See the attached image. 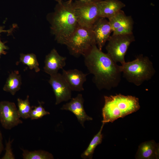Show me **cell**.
Listing matches in <instances>:
<instances>
[{
	"label": "cell",
	"mask_w": 159,
	"mask_h": 159,
	"mask_svg": "<svg viewBox=\"0 0 159 159\" xmlns=\"http://www.w3.org/2000/svg\"><path fill=\"white\" fill-rule=\"evenodd\" d=\"M92 29L96 45L100 50H102L112 32L108 20L106 18H99L93 24Z\"/></svg>",
	"instance_id": "8fae6325"
},
{
	"label": "cell",
	"mask_w": 159,
	"mask_h": 159,
	"mask_svg": "<svg viewBox=\"0 0 159 159\" xmlns=\"http://www.w3.org/2000/svg\"><path fill=\"white\" fill-rule=\"evenodd\" d=\"M79 0L82 1H90L91 0Z\"/></svg>",
	"instance_id": "4316f807"
},
{
	"label": "cell",
	"mask_w": 159,
	"mask_h": 159,
	"mask_svg": "<svg viewBox=\"0 0 159 159\" xmlns=\"http://www.w3.org/2000/svg\"><path fill=\"white\" fill-rule=\"evenodd\" d=\"M20 62L27 65L30 69H34L37 72L40 71L39 63L36 56L34 54H21Z\"/></svg>",
	"instance_id": "44dd1931"
},
{
	"label": "cell",
	"mask_w": 159,
	"mask_h": 159,
	"mask_svg": "<svg viewBox=\"0 0 159 159\" xmlns=\"http://www.w3.org/2000/svg\"><path fill=\"white\" fill-rule=\"evenodd\" d=\"M159 156V145L152 140L140 144L139 146L135 158L137 159H158Z\"/></svg>",
	"instance_id": "2e32d148"
},
{
	"label": "cell",
	"mask_w": 159,
	"mask_h": 159,
	"mask_svg": "<svg viewBox=\"0 0 159 159\" xmlns=\"http://www.w3.org/2000/svg\"><path fill=\"white\" fill-rule=\"evenodd\" d=\"M135 41L133 33L124 34H112L106 47L107 53L116 63L122 64L130 44Z\"/></svg>",
	"instance_id": "52a82bcc"
},
{
	"label": "cell",
	"mask_w": 159,
	"mask_h": 159,
	"mask_svg": "<svg viewBox=\"0 0 159 159\" xmlns=\"http://www.w3.org/2000/svg\"><path fill=\"white\" fill-rule=\"evenodd\" d=\"M24 159H53V155L48 152L41 150L29 151L21 149Z\"/></svg>",
	"instance_id": "d6986e66"
},
{
	"label": "cell",
	"mask_w": 159,
	"mask_h": 159,
	"mask_svg": "<svg viewBox=\"0 0 159 159\" xmlns=\"http://www.w3.org/2000/svg\"><path fill=\"white\" fill-rule=\"evenodd\" d=\"M70 102L63 105L61 109L72 112L77 117L78 120L84 127V123L86 121L92 120V118L86 113L84 108V99L82 95L77 96L71 99Z\"/></svg>",
	"instance_id": "7c38bea8"
},
{
	"label": "cell",
	"mask_w": 159,
	"mask_h": 159,
	"mask_svg": "<svg viewBox=\"0 0 159 159\" xmlns=\"http://www.w3.org/2000/svg\"><path fill=\"white\" fill-rule=\"evenodd\" d=\"M51 22L55 39L58 43L65 45L78 25L73 0L58 3Z\"/></svg>",
	"instance_id": "7a4b0ae2"
},
{
	"label": "cell",
	"mask_w": 159,
	"mask_h": 159,
	"mask_svg": "<svg viewBox=\"0 0 159 159\" xmlns=\"http://www.w3.org/2000/svg\"><path fill=\"white\" fill-rule=\"evenodd\" d=\"M4 147L3 143V137L1 131L0 130V155L4 150Z\"/></svg>",
	"instance_id": "d4e9b609"
},
{
	"label": "cell",
	"mask_w": 159,
	"mask_h": 159,
	"mask_svg": "<svg viewBox=\"0 0 159 159\" xmlns=\"http://www.w3.org/2000/svg\"><path fill=\"white\" fill-rule=\"evenodd\" d=\"M13 29L8 30L4 29V28L2 26H0V34L3 32H7L8 33H11ZM8 47L5 45L4 43L2 42L0 38V57L2 54H6L5 50L7 49Z\"/></svg>",
	"instance_id": "cb8c5ba5"
},
{
	"label": "cell",
	"mask_w": 159,
	"mask_h": 159,
	"mask_svg": "<svg viewBox=\"0 0 159 159\" xmlns=\"http://www.w3.org/2000/svg\"><path fill=\"white\" fill-rule=\"evenodd\" d=\"M17 101L18 110L20 117L24 119L30 118L32 108L29 100V96L28 95L25 100L18 98Z\"/></svg>",
	"instance_id": "ffe728a7"
},
{
	"label": "cell",
	"mask_w": 159,
	"mask_h": 159,
	"mask_svg": "<svg viewBox=\"0 0 159 159\" xmlns=\"http://www.w3.org/2000/svg\"><path fill=\"white\" fill-rule=\"evenodd\" d=\"M21 84L20 75L18 72H12L9 75L3 88L4 91L14 95L20 89Z\"/></svg>",
	"instance_id": "e0dca14e"
},
{
	"label": "cell",
	"mask_w": 159,
	"mask_h": 159,
	"mask_svg": "<svg viewBox=\"0 0 159 159\" xmlns=\"http://www.w3.org/2000/svg\"><path fill=\"white\" fill-rule=\"evenodd\" d=\"M12 140H10L9 138L8 142H6L5 148V153L1 159H14V156L12 152L11 149V143Z\"/></svg>",
	"instance_id": "603a6c76"
},
{
	"label": "cell",
	"mask_w": 159,
	"mask_h": 159,
	"mask_svg": "<svg viewBox=\"0 0 159 159\" xmlns=\"http://www.w3.org/2000/svg\"><path fill=\"white\" fill-rule=\"evenodd\" d=\"M49 114L50 113L46 111L42 103L39 102V105L37 106H35L34 109L32 110L30 118L32 120L38 119Z\"/></svg>",
	"instance_id": "7402d4cb"
},
{
	"label": "cell",
	"mask_w": 159,
	"mask_h": 159,
	"mask_svg": "<svg viewBox=\"0 0 159 159\" xmlns=\"http://www.w3.org/2000/svg\"><path fill=\"white\" fill-rule=\"evenodd\" d=\"M105 104L102 109L104 124L112 122L138 110L140 107L139 99L131 95L121 94L104 96Z\"/></svg>",
	"instance_id": "3957f363"
},
{
	"label": "cell",
	"mask_w": 159,
	"mask_h": 159,
	"mask_svg": "<svg viewBox=\"0 0 159 159\" xmlns=\"http://www.w3.org/2000/svg\"><path fill=\"white\" fill-rule=\"evenodd\" d=\"M58 3H60L62 1V0H55Z\"/></svg>",
	"instance_id": "484cf974"
},
{
	"label": "cell",
	"mask_w": 159,
	"mask_h": 159,
	"mask_svg": "<svg viewBox=\"0 0 159 159\" xmlns=\"http://www.w3.org/2000/svg\"><path fill=\"white\" fill-rule=\"evenodd\" d=\"M73 91L81 92L84 90L83 85L87 80V74L77 69L65 70L62 74Z\"/></svg>",
	"instance_id": "4fadbf2b"
},
{
	"label": "cell",
	"mask_w": 159,
	"mask_h": 159,
	"mask_svg": "<svg viewBox=\"0 0 159 159\" xmlns=\"http://www.w3.org/2000/svg\"><path fill=\"white\" fill-rule=\"evenodd\" d=\"M95 44H96L92 28L78 24L65 45L70 54L78 57L83 56Z\"/></svg>",
	"instance_id": "5b68a950"
},
{
	"label": "cell",
	"mask_w": 159,
	"mask_h": 159,
	"mask_svg": "<svg viewBox=\"0 0 159 159\" xmlns=\"http://www.w3.org/2000/svg\"><path fill=\"white\" fill-rule=\"evenodd\" d=\"M20 118L14 103L6 101L0 102V122L3 128L11 130L22 124Z\"/></svg>",
	"instance_id": "ba28073f"
},
{
	"label": "cell",
	"mask_w": 159,
	"mask_h": 159,
	"mask_svg": "<svg viewBox=\"0 0 159 159\" xmlns=\"http://www.w3.org/2000/svg\"><path fill=\"white\" fill-rule=\"evenodd\" d=\"M48 82L55 95V105L71 99L72 90L62 74L58 72L51 75Z\"/></svg>",
	"instance_id": "9c48e42d"
},
{
	"label": "cell",
	"mask_w": 159,
	"mask_h": 159,
	"mask_svg": "<svg viewBox=\"0 0 159 159\" xmlns=\"http://www.w3.org/2000/svg\"><path fill=\"white\" fill-rule=\"evenodd\" d=\"M113 34L132 33L134 21L131 16H127L122 10L108 19Z\"/></svg>",
	"instance_id": "30bf717a"
},
{
	"label": "cell",
	"mask_w": 159,
	"mask_h": 159,
	"mask_svg": "<svg viewBox=\"0 0 159 159\" xmlns=\"http://www.w3.org/2000/svg\"><path fill=\"white\" fill-rule=\"evenodd\" d=\"M100 0L73 1L74 12L79 25L92 28L94 23L100 17L99 7Z\"/></svg>",
	"instance_id": "8992f818"
},
{
	"label": "cell",
	"mask_w": 159,
	"mask_h": 159,
	"mask_svg": "<svg viewBox=\"0 0 159 159\" xmlns=\"http://www.w3.org/2000/svg\"><path fill=\"white\" fill-rule=\"evenodd\" d=\"M104 124L102 123L99 131L94 137L87 149L82 154L81 157L82 158H92L93 154L96 148L102 142L103 136L102 132Z\"/></svg>",
	"instance_id": "ac0fdd59"
},
{
	"label": "cell",
	"mask_w": 159,
	"mask_h": 159,
	"mask_svg": "<svg viewBox=\"0 0 159 159\" xmlns=\"http://www.w3.org/2000/svg\"><path fill=\"white\" fill-rule=\"evenodd\" d=\"M125 6V4L119 0H100L99 4L100 17L108 19Z\"/></svg>",
	"instance_id": "9a60e30c"
},
{
	"label": "cell",
	"mask_w": 159,
	"mask_h": 159,
	"mask_svg": "<svg viewBox=\"0 0 159 159\" xmlns=\"http://www.w3.org/2000/svg\"><path fill=\"white\" fill-rule=\"evenodd\" d=\"M66 58L61 56L56 49H52L46 56L44 61V71L50 75L58 73L66 65Z\"/></svg>",
	"instance_id": "5bb4252c"
},
{
	"label": "cell",
	"mask_w": 159,
	"mask_h": 159,
	"mask_svg": "<svg viewBox=\"0 0 159 159\" xmlns=\"http://www.w3.org/2000/svg\"><path fill=\"white\" fill-rule=\"evenodd\" d=\"M120 69L127 81L138 86L150 80L155 73L152 62L143 54L131 61L125 62L120 66Z\"/></svg>",
	"instance_id": "277c9868"
},
{
	"label": "cell",
	"mask_w": 159,
	"mask_h": 159,
	"mask_svg": "<svg viewBox=\"0 0 159 159\" xmlns=\"http://www.w3.org/2000/svg\"><path fill=\"white\" fill-rule=\"evenodd\" d=\"M85 64L93 81L100 90H110L117 86L121 79L120 66L107 53L93 45L83 55Z\"/></svg>",
	"instance_id": "6da1fadb"
}]
</instances>
